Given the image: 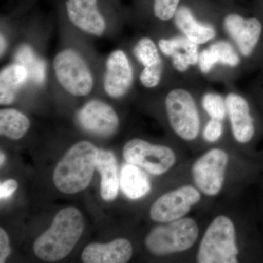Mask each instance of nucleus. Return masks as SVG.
<instances>
[{"label": "nucleus", "mask_w": 263, "mask_h": 263, "mask_svg": "<svg viewBox=\"0 0 263 263\" xmlns=\"http://www.w3.org/2000/svg\"><path fill=\"white\" fill-rule=\"evenodd\" d=\"M101 67H97L79 43H65L55 53L50 68L53 84L71 96L85 98L100 85Z\"/></svg>", "instance_id": "nucleus-1"}, {"label": "nucleus", "mask_w": 263, "mask_h": 263, "mask_svg": "<svg viewBox=\"0 0 263 263\" xmlns=\"http://www.w3.org/2000/svg\"><path fill=\"white\" fill-rule=\"evenodd\" d=\"M62 17L84 37H108L120 22L118 0H60Z\"/></svg>", "instance_id": "nucleus-2"}, {"label": "nucleus", "mask_w": 263, "mask_h": 263, "mask_svg": "<svg viewBox=\"0 0 263 263\" xmlns=\"http://www.w3.org/2000/svg\"><path fill=\"white\" fill-rule=\"evenodd\" d=\"M84 230V216L76 208L60 211L46 230L34 241L33 252L46 262H54L72 252Z\"/></svg>", "instance_id": "nucleus-3"}, {"label": "nucleus", "mask_w": 263, "mask_h": 263, "mask_svg": "<svg viewBox=\"0 0 263 263\" xmlns=\"http://www.w3.org/2000/svg\"><path fill=\"white\" fill-rule=\"evenodd\" d=\"M99 149L89 141H80L66 152L53 171L59 191L76 194L89 186L96 169Z\"/></svg>", "instance_id": "nucleus-4"}, {"label": "nucleus", "mask_w": 263, "mask_h": 263, "mask_svg": "<svg viewBox=\"0 0 263 263\" xmlns=\"http://www.w3.org/2000/svg\"><path fill=\"white\" fill-rule=\"evenodd\" d=\"M238 249L233 221L226 216L216 217L203 235L197 259L199 263H236Z\"/></svg>", "instance_id": "nucleus-5"}, {"label": "nucleus", "mask_w": 263, "mask_h": 263, "mask_svg": "<svg viewBox=\"0 0 263 263\" xmlns=\"http://www.w3.org/2000/svg\"><path fill=\"white\" fill-rule=\"evenodd\" d=\"M196 221L181 218L154 228L147 235L145 245L150 253L166 255L184 252L191 248L198 237Z\"/></svg>", "instance_id": "nucleus-6"}, {"label": "nucleus", "mask_w": 263, "mask_h": 263, "mask_svg": "<svg viewBox=\"0 0 263 263\" xmlns=\"http://www.w3.org/2000/svg\"><path fill=\"white\" fill-rule=\"evenodd\" d=\"M133 60L131 55L121 48L110 51L104 59L100 85L109 98L119 100L130 92L136 79Z\"/></svg>", "instance_id": "nucleus-7"}, {"label": "nucleus", "mask_w": 263, "mask_h": 263, "mask_svg": "<svg viewBox=\"0 0 263 263\" xmlns=\"http://www.w3.org/2000/svg\"><path fill=\"white\" fill-rule=\"evenodd\" d=\"M167 120L174 133L181 139L193 141L200 130L198 109L193 95L183 88H174L164 98Z\"/></svg>", "instance_id": "nucleus-8"}, {"label": "nucleus", "mask_w": 263, "mask_h": 263, "mask_svg": "<svg viewBox=\"0 0 263 263\" xmlns=\"http://www.w3.org/2000/svg\"><path fill=\"white\" fill-rule=\"evenodd\" d=\"M123 157L127 163L146 170L151 174L167 172L176 163L174 151L169 147L153 145L139 138L127 142L123 148Z\"/></svg>", "instance_id": "nucleus-9"}, {"label": "nucleus", "mask_w": 263, "mask_h": 263, "mask_svg": "<svg viewBox=\"0 0 263 263\" xmlns=\"http://www.w3.org/2000/svg\"><path fill=\"white\" fill-rule=\"evenodd\" d=\"M133 60L141 66L138 81L143 87H158L164 73L163 56L157 43L149 36H142L133 43L131 48Z\"/></svg>", "instance_id": "nucleus-10"}, {"label": "nucleus", "mask_w": 263, "mask_h": 263, "mask_svg": "<svg viewBox=\"0 0 263 263\" xmlns=\"http://www.w3.org/2000/svg\"><path fill=\"white\" fill-rule=\"evenodd\" d=\"M229 157L224 151L214 148L195 161L192 168L197 188L209 196L221 191Z\"/></svg>", "instance_id": "nucleus-11"}, {"label": "nucleus", "mask_w": 263, "mask_h": 263, "mask_svg": "<svg viewBox=\"0 0 263 263\" xmlns=\"http://www.w3.org/2000/svg\"><path fill=\"white\" fill-rule=\"evenodd\" d=\"M222 27L240 57L249 58L253 54L263 31L258 18L231 13L223 18Z\"/></svg>", "instance_id": "nucleus-12"}, {"label": "nucleus", "mask_w": 263, "mask_h": 263, "mask_svg": "<svg viewBox=\"0 0 263 263\" xmlns=\"http://www.w3.org/2000/svg\"><path fill=\"white\" fill-rule=\"evenodd\" d=\"M76 119L85 131L103 138L113 136L120 124L115 109L110 104L99 99L86 102L79 109Z\"/></svg>", "instance_id": "nucleus-13"}, {"label": "nucleus", "mask_w": 263, "mask_h": 263, "mask_svg": "<svg viewBox=\"0 0 263 263\" xmlns=\"http://www.w3.org/2000/svg\"><path fill=\"white\" fill-rule=\"evenodd\" d=\"M198 190L192 186H181L159 197L150 209V217L157 222L167 223L181 219L200 200Z\"/></svg>", "instance_id": "nucleus-14"}, {"label": "nucleus", "mask_w": 263, "mask_h": 263, "mask_svg": "<svg viewBox=\"0 0 263 263\" xmlns=\"http://www.w3.org/2000/svg\"><path fill=\"white\" fill-rule=\"evenodd\" d=\"M162 56L171 60L174 70L185 73L198 64L200 46L183 35L161 37L157 41Z\"/></svg>", "instance_id": "nucleus-15"}, {"label": "nucleus", "mask_w": 263, "mask_h": 263, "mask_svg": "<svg viewBox=\"0 0 263 263\" xmlns=\"http://www.w3.org/2000/svg\"><path fill=\"white\" fill-rule=\"evenodd\" d=\"M226 102L227 115L235 139L240 143H248L255 132L248 102L242 95L235 92L228 94Z\"/></svg>", "instance_id": "nucleus-16"}, {"label": "nucleus", "mask_w": 263, "mask_h": 263, "mask_svg": "<svg viewBox=\"0 0 263 263\" xmlns=\"http://www.w3.org/2000/svg\"><path fill=\"white\" fill-rule=\"evenodd\" d=\"M241 57L229 41H215L200 51L197 67L203 75L212 72L218 65L235 68L240 65Z\"/></svg>", "instance_id": "nucleus-17"}, {"label": "nucleus", "mask_w": 263, "mask_h": 263, "mask_svg": "<svg viewBox=\"0 0 263 263\" xmlns=\"http://www.w3.org/2000/svg\"><path fill=\"white\" fill-rule=\"evenodd\" d=\"M132 255L130 241L117 238L108 243H90L83 251L81 259L85 263H125Z\"/></svg>", "instance_id": "nucleus-18"}, {"label": "nucleus", "mask_w": 263, "mask_h": 263, "mask_svg": "<svg viewBox=\"0 0 263 263\" xmlns=\"http://www.w3.org/2000/svg\"><path fill=\"white\" fill-rule=\"evenodd\" d=\"M173 22L182 35L199 46L212 42L217 35L215 27L198 20L187 5H180Z\"/></svg>", "instance_id": "nucleus-19"}, {"label": "nucleus", "mask_w": 263, "mask_h": 263, "mask_svg": "<svg viewBox=\"0 0 263 263\" xmlns=\"http://www.w3.org/2000/svg\"><path fill=\"white\" fill-rule=\"evenodd\" d=\"M30 83V73L27 66L13 61L5 65L0 71V104L11 105L22 90Z\"/></svg>", "instance_id": "nucleus-20"}, {"label": "nucleus", "mask_w": 263, "mask_h": 263, "mask_svg": "<svg viewBox=\"0 0 263 263\" xmlns=\"http://www.w3.org/2000/svg\"><path fill=\"white\" fill-rule=\"evenodd\" d=\"M96 169L101 176L100 193L105 201H113L117 198L119 189L118 164L111 152L99 150Z\"/></svg>", "instance_id": "nucleus-21"}, {"label": "nucleus", "mask_w": 263, "mask_h": 263, "mask_svg": "<svg viewBox=\"0 0 263 263\" xmlns=\"http://www.w3.org/2000/svg\"><path fill=\"white\" fill-rule=\"evenodd\" d=\"M120 186L123 193L130 199L146 195L151 190L148 177L138 166L127 163L121 171Z\"/></svg>", "instance_id": "nucleus-22"}, {"label": "nucleus", "mask_w": 263, "mask_h": 263, "mask_svg": "<svg viewBox=\"0 0 263 263\" xmlns=\"http://www.w3.org/2000/svg\"><path fill=\"white\" fill-rule=\"evenodd\" d=\"M29 118L20 110L13 108L0 110V135L11 140L23 138L30 128Z\"/></svg>", "instance_id": "nucleus-23"}, {"label": "nucleus", "mask_w": 263, "mask_h": 263, "mask_svg": "<svg viewBox=\"0 0 263 263\" xmlns=\"http://www.w3.org/2000/svg\"><path fill=\"white\" fill-rule=\"evenodd\" d=\"M202 106L211 119L222 122L226 117V99L217 93H205L202 98Z\"/></svg>", "instance_id": "nucleus-24"}, {"label": "nucleus", "mask_w": 263, "mask_h": 263, "mask_svg": "<svg viewBox=\"0 0 263 263\" xmlns=\"http://www.w3.org/2000/svg\"><path fill=\"white\" fill-rule=\"evenodd\" d=\"M181 0H152V13L154 18L162 23L173 21L179 9Z\"/></svg>", "instance_id": "nucleus-25"}, {"label": "nucleus", "mask_w": 263, "mask_h": 263, "mask_svg": "<svg viewBox=\"0 0 263 263\" xmlns=\"http://www.w3.org/2000/svg\"><path fill=\"white\" fill-rule=\"evenodd\" d=\"M223 133L221 121L211 119L204 128L203 138L209 143H214L221 138Z\"/></svg>", "instance_id": "nucleus-26"}, {"label": "nucleus", "mask_w": 263, "mask_h": 263, "mask_svg": "<svg viewBox=\"0 0 263 263\" xmlns=\"http://www.w3.org/2000/svg\"><path fill=\"white\" fill-rule=\"evenodd\" d=\"M11 253L9 237L3 228L0 229V262L4 263Z\"/></svg>", "instance_id": "nucleus-27"}, {"label": "nucleus", "mask_w": 263, "mask_h": 263, "mask_svg": "<svg viewBox=\"0 0 263 263\" xmlns=\"http://www.w3.org/2000/svg\"><path fill=\"white\" fill-rule=\"evenodd\" d=\"M18 183L13 179L7 180L0 185V197L2 200L9 198L18 189Z\"/></svg>", "instance_id": "nucleus-28"}, {"label": "nucleus", "mask_w": 263, "mask_h": 263, "mask_svg": "<svg viewBox=\"0 0 263 263\" xmlns=\"http://www.w3.org/2000/svg\"><path fill=\"white\" fill-rule=\"evenodd\" d=\"M0 164H1V166H3V163H4L5 162V155L3 153V152H1V155H0Z\"/></svg>", "instance_id": "nucleus-29"}]
</instances>
